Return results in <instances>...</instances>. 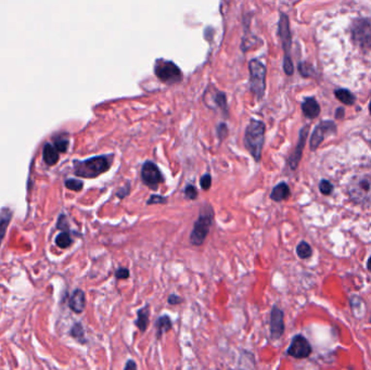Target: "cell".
I'll return each mask as SVG.
<instances>
[{
	"label": "cell",
	"mask_w": 371,
	"mask_h": 370,
	"mask_svg": "<svg viewBox=\"0 0 371 370\" xmlns=\"http://www.w3.org/2000/svg\"><path fill=\"white\" fill-rule=\"evenodd\" d=\"M114 155H99L85 161L74 163V173L76 176L82 178H96L108 172L112 166Z\"/></svg>",
	"instance_id": "6da1fadb"
},
{
	"label": "cell",
	"mask_w": 371,
	"mask_h": 370,
	"mask_svg": "<svg viewBox=\"0 0 371 370\" xmlns=\"http://www.w3.org/2000/svg\"><path fill=\"white\" fill-rule=\"evenodd\" d=\"M265 130H266V126L262 121L258 120H251L245 129V148L256 162H259L260 157H262L265 143Z\"/></svg>",
	"instance_id": "7a4b0ae2"
},
{
	"label": "cell",
	"mask_w": 371,
	"mask_h": 370,
	"mask_svg": "<svg viewBox=\"0 0 371 370\" xmlns=\"http://www.w3.org/2000/svg\"><path fill=\"white\" fill-rule=\"evenodd\" d=\"M249 70L251 91L258 100L263 99L266 89V66L260 61L253 59L249 62Z\"/></svg>",
	"instance_id": "3957f363"
},
{
	"label": "cell",
	"mask_w": 371,
	"mask_h": 370,
	"mask_svg": "<svg viewBox=\"0 0 371 370\" xmlns=\"http://www.w3.org/2000/svg\"><path fill=\"white\" fill-rule=\"evenodd\" d=\"M154 74L165 84L173 85L182 80V72L173 61L157 60L154 66Z\"/></svg>",
	"instance_id": "277c9868"
},
{
	"label": "cell",
	"mask_w": 371,
	"mask_h": 370,
	"mask_svg": "<svg viewBox=\"0 0 371 370\" xmlns=\"http://www.w3.org/2000/svg\"><path fill=\"white\" fill-rule=\"evenodd\" d=\"M213 222V209H210V212H202L199 218L196 219L194 229L191 231L190 235V242L194 245H202L203 242L205 241L206 237H208L210 226H212Z\"/></svg>",
	"instance_id": "5b68a950"
},
{
	"label": "cell",
	"mask_w": 371,
	"mask_h": 370,
	"mask_svg": "<svg viewBox=\"0 0 371 370\" xmlns=\"http://www.w3.org/2000/svg\"><path fill=\"white\" fill-rule=\"evenodd\" d=\"M279 35H280L283 50H285V61H283V70L287 75L293 74V63L289 56L291 47V33L289 27V19L286 15L281 13L280 21H279Z\"/></svg>",
	"instance_id": "8992f818"
},
{
	"label": "cell",
	"mask_w": 371,
	"mask_h": 370,
	"mask_svg": "<svg viewBox=\"0 0 371 370\" xmlns=\"http://www.w3.org/2000/svg\"><path fill=\"white\" fill-rule=\"evenodd\" d=\"M353 38L361 47H371V20L360 19L354 23L352 27Z\"/></svg>",
	"instance_id": "52a82bcc"
},
{
	"label": "cell",
	"mask_w": 371,
	"mask_h": 370,
	"mask_svg": "<svg viewBox=\"0 0 371 370\" xmlns=\"http://www.w3.org/2000/svg\"><path fill=\"white\" fill-rule=\"evenodd\" d=\"M141 179L149 188L155 190L164 181V177L159 167L153 162L146 161L141 168Z\"/></svg>",
	"instance_id": "ba28073f"
},
{
	"label": "cell",
	"mask_w": 371,
	"mask_h": 370,
	"mask_svg": "<svg viewBox=\"0 0 371 370\" xmlns=\"http://www.w3.org/2000/svg\"><path fill=\"white\" fill-rule=\"evenodd\" d=\"M311 353V348L308 341L302 336H296L292 340L290 348L288 349V354L295 358H305Z\"/></svg>",
	"instance_id": "9c48e42d"
},
{
	"label": "cell",
	"mask_w": 371,
	"mask_h": 370,
	"mask_svg": "<svg viewBox=\"0 0 371 370\" xmlns=\"http://www.w3.org/2000/svg\"><path fill=\"white\" fill-rule=\"evenodd\" d=\"M285 332V322H283V312L278 307L272 309L270 314V333L273 339H279Z\"/></svg>",
	"instance_id": "30bf717a"
},
{
	"label": "cell",
	"mask_w": 371,
	"mask_h": 370,
	"mask_svg": "<svg viewBox=\"0 0 371 370\" xmlns=\"http://www.w3.org/2000/svg\"><path fill=\"white\" fill-rule=\"evenodd\" d=\"M352 195L356 199H366L371 196V178L364 177L353 186Z\"/></svg>",
	"instance_id": "8fae6325"
},
{
	"label": "cell",
	"mask_w": 371,
	"mask_h": 370,
	"mask_svg": "<svg viewBox=\"0 0 371 370\" xmlns=\"http://www.w3.org/2000/svg\"><path fill=\"white\" fill-rule=\"evenodd\" d=\"M307 134H308V127H304V129L301 130L300 140H299V144H297L296 145L295 151L291 155L290 160H289V164H290V167L292 168V170H295V168L297 167V164H299L300 162L301 157H302V150H303L304 148L305 139L306 137H307Z\"/></svg>",
	"instance_id": "7c38bea8"
},
{
	"label": "cell",
	"mask_w": 371,
	"mask_h": 370,
	"mask_svg": "<svg viewBox=\"0 0 371 370\" xmlns=\"http://www.w3.org/2000/svg\"><path fill=\"white\" fill-rule=\"evenodd\" d=\"M212 89L213 93L210 94V96L209 95H204V97H210V101L213 100V104L210 106V109H219L221 111H224V113H227L228 112V107H227V98H226V95L223 93V91H219L217 89L215 88H210Z\"/></svg>",
	"instance_id": "4fadbf2b"
},
{
	"label": "cell",
	"mask_w": 371,
	"mask_h": 370,
	"mask_svg": "<svg viewBox=\"0 0 371 370\" xmlns=\"http://www.w3.org/2000/svg\"><path fill=\"white\" fill-rule=\"evenodd\" d=\"M330 126H334L332 123L329 122H323V124L318 125L316 127L313 135H311V139H310V148L315 150L318 148V145L322 144V141L323 140V136H324V131L329 129Z\"/></svg>",
	"instance_id": "5bb4252c"
},
{
	"label": "cell",
	"mask_w": 371,
	"mask_h": 370,
	"mask_svg": "<svg viewBox=\"0 0 371 370\" xmlns=\"http://www.w3.org/2000/svg\"><path fill=\"white\" fill-rule=\"evenodd\" d=\"M86 298L82 290L77 289L74 291L70 299V307L75 313H81L85 309Z\"/></svg>",
	"instance_id": "9a60e30c"
},
{
	"label": "cell",
	"mask_w": 371,
	"mask_h": 370,
	"mask_svg": "<svg viewBox=\"0 0 371 370\" xmlns=\"http://www.w3.org/2000/svg\"><path fill=\"white\" fill-rule=\"evenodd\" d=\"M302 110H303L304 115L309 118H314L316 116H318V114L320 112L319 104L314 98L305 99V101L303 102V104H302Z\"/></svg>",
	"instance_id": "2e32d148"
},
{
	"label": "cell",
	"mask_w": 371,
	"mask_h": 370,
	"mask_svg": "<svg viewBox=\"0 0 371 370\" xmlns=\"http://www.w3.org/2000/svg\"><path fill=\"white\" fill-rule=\"evenodd\" d=\"M290 195V189L286 182H280L273 189L272 193H270V198L276 202H280V201L287 200Z\"/></svg>",
	"instance_id": "e0dca14e"
},
{
	"label": "cell",
	"mask_w": 371,
	"mask_h": 370,
	"mask_svg": "<svg viewBox=\"0 0 371 370\" xmlns=\"http://www.w3.org/2000/svg\"><path fill=\"white\" fill-rule=\"evenodd\" d=\"M44 160L48 165L52 166L59 161V151L56 149V147L50 144H47L45 145L44 149Z\"/></svg>",
	"instance_id": "ac0fdd59"
},
{
	"label": "cell",
	"mask_w": 371,
	"mask_h": 370,
	"mask_svg": "<svg viewBox=\"0 0 371 370\" xmlns=\"http://www.w3.org/2000/svg\"><path fill=\"white\" fill-rule=\"evenodd\" d=\"M137 315H138V317H137V321L135 322V325L141 332H145L149 326L150 310L148 307L140 308L138 310V313H137Z\"/></svg>",
	"instance_id": "d6986e66"
},
{
	"label": "cell",
	"mask_w": 371,
	"mask_h": 370,
	"mask_svg": "<svg viewBox=\"0 0 371 370\" xmlns=\"http://www.w3.org/2000/svg\"><path fill=\"white\" fill-rule=\"evenodd\" d=\"M155 329H157L158 339H160V338H161L165 332L171 330L172 329V321H171V318H169V316L164 315V316H161L160 318H158V321L155 322Z\"/></svg>",
	"instance_id": "ffe728a7"
},
{
	"label": "cell",
	"mask_w": 371,
	"mask_h": 370,
	"mask_svg": "<svg viewBox=\"0 0 371 370\" xmlns=\"http://www.w3.org/2000/svg\"><path fill=\"white\" fill-rule=\"evenodd\" d=\"M10 219H11V213L9 209H3V211L0 213V243H1L4 234H6L7 227L9 225Z\"/></svg>",
	"instance_id": "44dd1931"
},
{
	"label": "cell",
	"mask_w": 371,
	"mask_h": 370,
	"mask_svg": "<svg viewBox=\"0 0 371 370\" xmlns=\"http://www.w3.org/2000/svg\"><path fill=\"white\" fill-rule=\"evenodd\" d=\"M336 97L340 100L341 102H343L344 104H349V106H351V104H353L355 101L354 96H353L350 91L346 90V89L337 90L336 91Z\"/></svg>",
	"instance_id": "7402d4cb"
},
{
	"label": "cell",
	"mask_w": 371,
	"mask_h": 370,
	"mask_svg": "<svg viewBox=\"0 0 371 370\" xmlns=\"http://www.w3.org/2000/svg\"><path fill=\"white\" fill-rule=\"evenodd\" d=\"M56 244L61 249H66L72 244V238L67 232H62L56 238Z\"/></svg>",
	"instance_id": "603a6c76"
},
{
	"label": "cell",
	"mask_w": 371,
	"mask_h": 370,
	"mask_svg": "<svg viewBox=\"0 0 371 370\" xmlns=\"http://www.w3.org/2000/svg\"><path fill=\"white\" fill-rule=\"evenodd\" d=\"M296 253L301 258H308L311 255V249L308 243L306 242H301L296 248Z\"/></svg>",
	"instance_id": "cb8c5ba5"
},
{
	"label": "cell",
	"mask_w": 371,
	"mask_h": 370,
	"mask_svg": "<svg viewBox=\"0 0 371 370\" xmlns=\"http://www.w3.org/2000/svg\"><path fill=\"white\" fill-rule=\"evenodd\" d=\"M65 187L73 191H81L82 189V187H84V184H82L81 180L67 179L65 181Z\"/></svg>",
	"instance_id": "d4e9b609"
},
{
	"label": "cell",
	"mask_w": 371,
	"mask_h": 370,
	"mask_svg": "<svg viewBox=\"0 0 371 370\" xmlns=\"http://www.w3.org/2000/svg\"><path fill=\"white\" fill-rule=\"evenodd\" d=\"M54 147L59 152H65L68 147V140L66 138L54 139Z\"/></svg>",
	"instance_id": "484cf974"
},
{
	"label": "cell",
	"mask_w": 371,
	"mask_h": 370,
	"mask_svg": "<svg viewBox=\"0 0 371 370\" xmlns=\"http://www.w3.org/2000/svg\"><path fill=\"white\" fill-rule=\"evenodd\" d=\"M185 195L187 199L189 200H195L198 198V191H196V188L192 185H188L185 188Z\"/></svg>",
	"instance_id": "4316f807"
},
{
	"label": "cell",
	"mask_w": 371,
	"mask_h": 370,
	"mask_svg": "<svg viewBox=\"0 0 371 370\" xmlns=\"http://www.w3.org/2000/svg\"><path fill=\"white\" fill-rule=\"evenodd\" d=\"M71 332H72V336L76 338L77 340L81 341L82 338H84V329H82L81 323H76V325L73 327Z\"/></svg>",
	"instance_id": "83f0119b"
},
{
	"label": "cell",
	"mask_w": 371,
	"mask_h": 370,
	"mask_svg": "<svg viewBox=\"0 0 371 370\" xmlns=\"http://www.w3.org/2000/svg\"><path fill=\"white\" fill-rule=\"evenodd\" d=\"M200 186L203 190H209L210 188V186H212V177H210V175L206 174L201 177Z\"/></svg>",
	"instance_id": "f1b7e54d"
},
{
	"label": "cell",
	"mask_w": 371,
	"mask_h": 370,
	"mask_svg": "<svg viewBox=\"0 0 371 370\" xmlns=\"http://www.w3.org/2000/svg\"><path fill=\"white\" fill-rule=\"evenodd\" d=\"M319 189H320V191H322V193H323V194H330V193H331V191L333 190V186L330 184L329 181L323 180L322 182H320V185H319Z\"/></svg>",
	"instance_id": "f546056e"
},
{
	"label": "cell",
	"mask_w": 371,
	"mask_h": 370,
	"mask_svg": "<svg viewBox=\"0 0 371 370\" xmlns=\"http://www.w3.org/2000/svg\"><path fill=\"white\" fill-rule=\"evenodd\" d=\"M166 202H167V199L164 198V196L153 194L150 196L148 201H146V204H157V203H166Z\"/></svg>",
	"instance_id": "4dcf8cb0"
},
{
	"label": "cell",
	"mask_w": 371,
	"mask_h": 370,
	"mask_svg": "<svg viewBox=\"0 0 371 370\" xmlns=\"http://www.w3.org/2000/svg\"><path fill=\"white\" fill-rule=\"evenodd\" d=\"M115 277L120 280L127 279V278L129 277V271H128L127 268H124V267L118 268L117 271L115 272Z\"/></svg>",
	"instance_id": "1f68e13d"
},
{
	"label": "cell",
	"mask_w": 371,
	"mask_h": 370,
	"mask_svg": "<svg viewBox=\"0 0 371 370\" xmlns=\"http://www.w3.org/2000/svg\"><path fill=\"white\" fill-rule=\"evenodd\" d=\"M299 68H300V72L301 74L303 76H310L311 73H313V68H311L310 65L306 64V63H301V64L299 65Z\"/></svg>",
	"instance_id": "d6a6232c"
},
{
	"label": "cell",
	"mask_w": 371,
	"mask_h": 370,
	"mask_svg": "<svg viewBox=\"0 0 371 370\" xmlns=\"http://www.w3.org/2000/svg\"><path fill=\"white\" fill-rule=\"evenodd\" d=\"M217 132H218L219 138H221V139L225 138V137L228 135L227 125H226V124H221V125H218V127H217Z\"/></svg>",
	"instance_id": "836d02e7"
},
{
	"label": "cell",
	"mask_w": 371,
	"mask_h": 370,
	"mask_svg": "<svg viewBox=\"0 0 371 370\" xmlns=\"http://www.w3.org/2000/svg\"><path fill=\"white\" fill-rule=\"evenodd\" d=\"M129 190H130V185L127 184L126 185V188H125V187H123V188H121L120 191H118V193H116V195L120 199H124L126 195H128V193H129Z\"/></svg>",
	"instance_id": "e575fe53"
},
{
	"label": "cell",
	"mask_w": 371,
	"mask_h": 370,
	"mask_svg": "<svg viewBox=\"0 0 371 370\" xmlns=\"http://www.w3.org/2000/svg\"><path fill=\"white\" fill-rule=\"evenodd\" d=\"M167 302L171 305H177V304H179L182 302V299L179 298V296L176 295V294H171L168 296Z\"/></svg>",
	"instance_id": "d590c367"
},
{
	"label": "cell",
	"mask_w": 371,
	"mask_h": 370,
	"mask_svg": "<svg viewBox=\"0 0 371 370\" xmlns=\"http://www.w3.org/2000/svg\"><path fill=\"white\" fill-rule=\"evenodd\" d=\"M124 370H137V365L134 360L129 359L125 365V369Z\"/></svg>",
	"instance_id": "8d00e7d4"
},
{
	"label": "cell",
	"mask_w": 371,
	"mask_h": 370,
	"mask_svg": "<svg viewBox=\"0 0 371 370\" xmlns=\"http://www.w3.org/2000/svg\"><path fill=\"white\" fill-rule=\"evenodd\" d=\"M368 269L371 272V257L369 258V261H368Z\"/></svg>",
	"instance_id": "74e56055"
},
{
	"label": "cell",
	"mask_w": 371,
	"mask_h": 370,
	"mask_svg": "<svg viewBox=\"0 0 371 370\" xmlns=\"http://www.w3.org/2000/svg\"><path fill=\"white\" fill-rule=\"evenodd\" d=\"M370 112H371V103H370Z\"/></svg>",
	"instance_id": "f35d334b"
}]
</instances>
